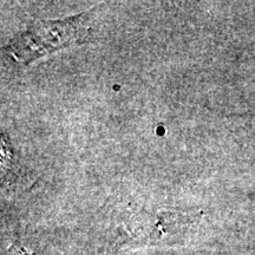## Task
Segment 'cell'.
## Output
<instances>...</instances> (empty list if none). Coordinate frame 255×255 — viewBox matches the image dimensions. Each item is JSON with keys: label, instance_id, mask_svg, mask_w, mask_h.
<instances>
[{"label": "cell", "instance_id": "1", "mask_svg": "<svg viewBox=\"0 0 255 255\" xmlns=\"http://www.w3.org/2000/svg\"><path fill=\"white\" fill-rule=\"evenodd\" d=\"M89 14L55 21H37L6 47L17 63L28 64L32 60L78 43L89 32Z\"/></svg>", "mask_w": 255, "mask_h": 255}]
</instances>
